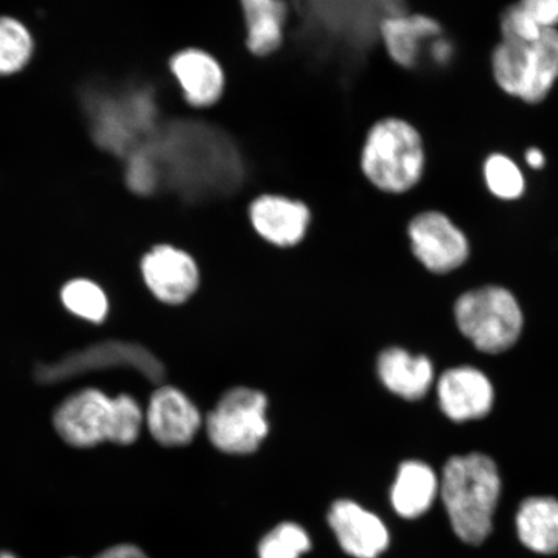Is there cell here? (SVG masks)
<instances>
[{
	"instance_id": "cell-1",
	"label": "cell",
	"mask_w": 558,
	"mask_h": 558,
	"mask_svg": "<svg viewBox=\"0 0 558 558\" xmlns=\"http://www.w3.org/2000/svg\"><path fill=\"white\" fill-rule=\"evenodd\" d=\"M148 144L162 173V192L187 201L219 197L243 178L239 150L206 124L166 118Z\"/></svg>"
},
{
	"instance_id": "cell-2",
	"label": "cell",
	"mask_w": 558,
	"mask_h": 558,
	"mask_svg": "<svg viewBox=\"0 0 558 558\" xmlns=\"http://www.w3.org/2000/svg\"><path fill=\"white\" fill-rule=\"evenodd\" d=\"M500 487L498 466L484 453L472 452L448 460L439 493L458 538L477 546L490 535Z\"/></svg>"
},
{
	"instance_id": "cell-3",
	"label": "cell",
	"mask_w": 558,
	"mask_h": 558,
	"mask_svg": "<svg viewBox=\"0 0 558 558\" xmlns=\"http://www.w3.org/2000/svg\"><path fill=\"white\" fill-rule=\"evenodd\" d=\"M427 169L424 138L403 118L387 117L368 130L361 151V170L368 183L388 194L413 191Z\"/></svg>"
},
{
	"instance_id": "cell-4",
	"label": "cell",
	"mask_w": 558,
	"mask_h": 558,
	"mask_svg": "<svg viewBox=\"0 0 558 558\" xmlns=\"http://www.w3.org/2000/svg\"><path fill=\"white\" fill-rule=\"evenodd\" d=\"M490 69L501 93L523 104L543 102L558 83V29L544 31L534 41L500 39Z\"/></svg>"
},
{
	"instance_id": "cell-5",
	"label": "cell",
	"mask_w": 558,
	"mask_h": 558,
	"mask_svg": "<svg viewBox=\"0 0 558 558\" xmlns=\"http://www.w3.org/2000/svg\"><path fill=\"white\" fill-rule=\"evenodd\" d=\"M311 31L327 46L361 54L378 37L384 19L401 0H296Z\"/></svg>"
},
{
	"instance_id": "cell-6",
	"label": "cell",
	"mask_w": 558,
	"mask_h": 558,
	"mask_svg": "<svg viewBox=\"0 0 558 558\" xmlns=\"http://www.w3.org/2000/svg\"><path fill=\"white\" fill-rule=\"evenodd\" d=\"M457 325L478 351L498 354L519 340L523 314L518 299L499 286L465 292L453 306Z\"/></svg>"
},
{
	"instance_id": "cell-7",
	"label": "cell",
	"mask_w": 558,
	"mask_h": 558,
	"mask_svg": "<svg viewBox=\"0 0 558 558\" xmlns=\"http://www.w3.org/2000/svg\"><path fill=\"white\" fill-rule=\"evenodd\" d=\"M268 400L259 390L240 387L228 390L206 418L207 435L222 452H254L268 436Z\"/></svg>"
},
{
	"instance_id": "cell-8",
	"label": "cell",
	"mask_w": 558,
	"mask_h": 558,
	"mask_svg": "<svg viewBox=\"0 0 558 558\" xmlns=\"http://www.w3.org/2000/svg\"><path fill=\"white\" fill-rule=\"evenodd\" d=\"M109 367H129L151 383L166 378V368L155 354L143 345L128 341L109 340L66 355L56 364L40 365L35 369L37 380L54 384L73 376Z\"/></svg>"
},
{
	"instance_id": "cell-9",
	"label": "cell",
	"mask_w": 558,
	"mask_h": 558,
	"mask_svg": "<svg viewBox=\"0 0 558 558\" xmlns=\"http://www.w3.org/2000/svg\"><path fill=\"white\" fill-rule=\"evenodd\" d=\"M408 234L416 259L434 274H449L469 259V239L441 211L430 209L415 215L409 222Z\"/></svg>"
},
{
	"instance_id": "cell-10",
	"label": "cell",
	"mask_w": 558,
	"mask_h": 558,
	"mask_svg": "<svg viewBox=\"0 0 558 558\" xmlns=\"http://www.w3.org/2000/svg\"><path fill=\"white\" fill-rule=\"evenodd\" d=\"M56 430L75 448H93L113 441L114 400L97 389H86L68 399L56 410Z\"/></svg>"
},
{
	"instance_id": "cell-11",
	"label": "cell",
	"mask_w": 558,
	"mask_h": 558,
	"mask_svg": "<svg viewBox=\"0 0 558 558\" xmlns=\"http://www.w3.org/2000/svg\"><path fill=\"white\" fill-rule=\"evenodd\" d=\"M166 68L180 96L191 108H211L225 95V69L211 53L195 47L180 48L169 56Z\"/></svg>"
},
{
	"instance_id": "cell-12",
	"label": "cell",
	"mask_w": 558,
	"mask_h": 558,
	"mask_svg": "<svg viewBox=\"0 0 558 558\" xmlns=\"http://www.w3.org/2000/svg\"><path fill=\"white\" fill-rule=\"evenodd\" d=\"M142 271L151 294L166 304L185 303L199 286L197 263L170 244H159L149 251L142 262Z\"/></svg>"
},
{
	"instance_id": "cell-13",
	"label": "cell",
	"mask_w": 558,
	"mask_h": 558,
	"mask_svg": "<svg viewBox=\"0 0 558 558\" xmlns=\"http://www.w3.org/2000/svg\"><path fill=\"white\" fill-rule=\"evenodd\" d=\"M444 34V26L437 19L404 11L384 19L378 31L390 60L407 70L421 66L432 41Z\"/></svg>"
},
{
	"instance_id": "cell-14",
	"label": "cell",
	"mask_w": 558,
	"mask_h": 558,
	"mask_svg": "<svg viewBox=\"0 0 558 558\" xmlns=\"http://www.w3.org/2000/svg\"><path fill=\"white\" fill-rule=\"evenodd\" d=\"M437 396L442 413L457 423L485 417L495 400L490 379L472 366L446 369L437 381Z\"/></svg>"
},
{
	"instance_id": "cell-15",
	"label": "cell",
	"mask_w": 558,
	"mask_h": 558,
	"mask_svg": "<svg viewBox=\"0 0 558 558\" xmlns=\"http://www.w3.org/2000/svg\"><path fill=\"white\" fill-rule=\"evenodd\" d=\"M251 226L265 241L278 247H292L302 242L311 226L312 215L302 201L279 194H263L248 207Z\"/></svg>"
},
{
	"instance_id": "cell-16",
	"label": "cell",
	"mask_w": 558,
	"mask_h": 558,
	"mask_svg": "<svg viewBox=\"0 0 558 558\" xmlns=\"http://www.w3.org/2000/svg\"><path fill=\"white\" fill-rule=\"evenodd\" d=\"M146 423L157 442L174 448L193 441L202 416L190 397L177 388L162 387L151 396Z\"/></svg>"
},
{
	"instance_id": "cell-17",
	"label": "cell",
	"mask_w": 558,
	"mask_h": 558,
	"mask_svg": "<svg viewBox=\"0 0 558 558\" xmlns=\"http://www.w3.org/2000/svg\"><path fill=\"white\" fill-rule=\"evenodd\" d=\"M329 520L340 546L351 556L376 558L388 547L389 535L384 523L353 501L335 504Z\"/></svg>"
},
{
	"instance_id": "cell-18",
	"label": "cell",
	"mask_w": 558,
	"mask_h": 558,
	"mask_svg": "<svg viewBox=\"0 0 558 558\" xmlns=\"http://www.w3.org/2000/svg\"><path fill=\"white\" fill-rule=\"evenodd\" d=\"M378 375L389 392L403 400L417 401L429 392L435 368L425 355H413L393 347L380 353Z\"/></svg>"
},
{
	"instance_id": "cell-19",
	"label": "cell",
	"mask_w": 558,
	"mask_h": 558,
	"mask_svg": "<svg viewBox=\"0 0 558 558\" xmlns=\"http://www.w3.org/2000/svg\"><path fill=\"white\" fill-rule=\"evenodd\" d=\"M246 46L256 58H268L283 45L289 5L286 0H240Z\"/></svg>"
},
{
	"instance_id": "cell-20",
	"label": "cell",
	"mask_w": 558,
	"mask_h": 558,
	"mask_svg": "<svg viewBox=\"0 0 558 558\" xmlns=\"http://www.w3.org/2000/svg\"><path fill=\"white\" fill-rule=\"evenodd\" d=\"M439 490V481L428 464L410 460L400 465L392 487L396 512L415 519L427 512Z\"/></svg>"
},
{
	"instance_id": "cell-21",
	"label": "cell",
	"mask_w": 558,
	"mask_h": 558,
	"mask_svg": "<svg viewBox=\"0 0 558 558\" xmlns=\"http://www.w3.org/2000/svg\"><path fill=\"white\" fill-rule=\"evenodd\" d=\"M519 538L523 546L541 555L558 553V500L549 497L529 498L520 506Z\"/></svg>"
},
{
	"instance_id": "cell-22",
	"label": "cell",
	"mask_w": 558,
	"mask_h": 558,
	"mask_svg": "<svg viewBox=\"0 0 558 558\" xmlns=\"http://www.w3.org/2000/svg\"><path fill=\"white\" fill-rule=\"evenodd\" d=\"M35 44L24 23L10 16H0V76L16 75L31 64Z\"/></svg>"
},
{
	"instance_id": "cell-23",
	"label": "cell",
	"mask_w": 558,
	"mask_h": 558,
	"mask_svg": "<svg viewBox=\"0 0 558 558\" xmlns=\"http://www.w3.org/2000/svg\"><path fill=\"white\" fill-rule=\"evenodd\" d=\"M483 178L487 191L500 201H518L526 192L525 172L506 153L495 151L485 158Z\"/></svg>"
},
{
	"instance_id": "cell-24",
	"label": "cell",
	"mask_w": 558,
	"mask_h": 558,
	"mask_svg": "<svg viewBox=\"0 0 558 558\" xmlns=\"http://www.w3.org/2000/svg\"><path fill=\"white\" fill-rule=\"evenodd\" d=\"M62 303L81 318L101 323L107 317L108 300L104 291L87 279L69 282L61 292Z\"/></svg>"
},
{
	"instance_id": "cell-25",
	"label": "cell",
	"mask_w": 558,
	"mask_h": 558,
	"mask_svg": "<svg viewBox=\"0 0 558 558\" xmlns=\"http://www.w3.org/2000/svg\"><path fill=\"white\" fill-rule=\"evenodd\" d=\"M311 548L308 534L294 523H283L265 536L259 547L260 558H300Z\"/></svg>"
},
{
	"instance_id": "cell-26",
	"label": "cell",
	"mask_w": 558,
	"mask_h": 558,
	"mask_svg": "<svg viewBox=\"0 0 558 558\" xmlns=\"http://www.w3.org/2000/svg\"><path fill=\"white\" fill-rule=\"evenodd\" d=\"M500 39L534 41L543 34L542 27L522 9L518 0L505 7L499 17Z\"/></svg>"
},
{
	"instance_id": "cell-27",
	"label": "cell",
	"mask_w": 558,
	"mask_h": 558,
	"mask_svg": "<svg viewBox=\"0 0 558 558\" xmlns=\"http://www.w3.org/2000/svg\"><path fill=\"white\" fill-rule=\"evenodd\" d=\"M143 411L130 396L122 395L114 399L113 441L118 445L134 444L142 430Z\"/></svg>"
},
{
	"instance_id": "cell-28",
	"label": "cell",
	"mask_w": 558,
	"mask_h": 558,
	"mask_svg": "<svg viewBox=\"0 0 558 558\" xmlns=\"http://www.w3.org/2000/svg\"><path fill=\"white\" fill-rule=\"evenodd\" d=\"M543 31L558 29V0H518Z\"/></svg>"
},
{
	"instance_id": "cell-29",
	"label": "cell",
	"mask_w": 558,
	"mask_h": 558,
	"mask_svg": "<svg viewBox=\"0 0 558 558\" xmlns=\"http://www.w3.org/2000/svg\"><path fill=\"white\" fill-rule=\"evenodd\" d=\"M453 56H456V45L448 37H445V34L432 41L427 52V58L435 65L441 68L449 65Z\"/></svg>"
},
{
	"instance_id": "cell-30",
	"label": "cell",
	"mask_w": 558,
	"mask_h": 558,
	"mask_svg": "<svg viewBox=\"0 0 558 558\" xmlns=\"http://www.w3.org/2000/svg\"><path fill=\"white\" fill-rule=\"evenodd\" d=\"M95 558H148L143 553L142 549H138L135 546H130V544H122V546L111 547L107 550H104L102 554Z\"/></svg>"
},
{
	"instance_id": "cell-31",
	"label": "cell",
	"mask_w": 558,
	"mask_h": 558,
	"mask_svg": "<svg viewBox=\"0 0 558 558\" xmlns=\"http://www.w3.org/2000/svg\"><path fill=\"white\" fill-rule=\"evenodd\" d=\"M523 158H525V163L529 169L534 171H541L547 165L546 153L538 148V146H530Z\"/></svg>"
},
{
	"instance_id": "cell-32",
	"label": "cell",
	"mask_w": 558,
	"mask_h": 558,
	"mask_svg": "<svg viewBox=\"0 0 558 558\" xmlns=\"http://www.w3.org/2000/svg\"><path fill=\"white\" fill-rule=\"evenodd\" d=\"M0 558H17V557L10 553H0Z\"/></svg>"
}]
</instances>
